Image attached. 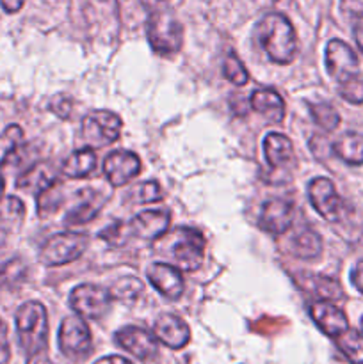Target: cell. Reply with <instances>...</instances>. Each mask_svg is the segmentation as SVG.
Here are the masks:
<instances>
[{
    "instance_id": "cell-12",
    "label": "cell",
    "mask_w": 363,
    "mask_h": 364,
    "mask_svg": "<svg viewBox=\"0 0 363 364\" xmlns=\"http://www.w3.org/2000/svg\"><path fill=\"white\" fill-rule=\"evenodd\" d=\"M295 219V205L290 199H267L260 210L258 224L270 235H283L292 228Z\"/></svg>"
},
{
    "instance_id": "cell-23",
    "label": "cell",
    "mask_w": 363,
    "mask_h": 364,
    "mask_svg": "<svg viewBox=\"0 0 363 364\" xmlns=\"http://www.w3.org/2000/svg\"><path fill=\"white\" fill-rule=\"evenodd\" d=\"M56 166H52V162H39L36 166L28 167L16 181V187L21 188V191L28 192H41L43 188L48 187L50 183L57 180L56 176Z\"/></svg>"
},
{
    "instance_id": "cell-26",
    "label": "cell",
    "mask_w": 363,
    "mask_h": 364,
    "mask_svg": "<svg viewBox=\"0 0 363 364\" xmlns=\"http://www.w3.org/2000/svg\"><path fill=\"white\" fill-rule=\"evenodd\" d=\"M25 219V205L16 196L0 198V230L13 233L21 226Z\"/></svg>"
},
{
    "instance_id": "cell-11",
    "label": "cell",
    "mask_w": 363,
    "mask_h": 364,
    "mask_svg": "<svg viewBox=\"0 0 363 364\" xmlns=\"http://www.w3.org/2000/svg\"><path fill=\"white\" fill-rule=\"evenodd\" d=\"M114 340L123 350L141 361H152L159 354V340L155 334L137 326H127L114 334Z\"/></svg>"
},
{
    "instance_id": "cell-32",
    "label": "cell",
    "mask_w": 363,
    "mask_h": 364,
    "mask_svg": "<svg viewBox=\"0 0 363 364\" xmlns=\"http://www.w3.org/2000/svg\"><path fill=\"white\" fill-rule=\"evenodd\" d=\"M142 291H144V284L135 276L123 277V279H120L110 288L112 299H121V301H130V299L141 297Z\"/></svg>"
},
{
    "instance_id": "cell-1",
    "label": "cell",
    "mask_w": 363,
    "mask_h": 364,
    "mask_svg": "<svg viewBox=\"0 0 363 364\" xmlns=\"http://www.w3.org/2000/svg\"><path fill=\"white\" fill-rule=\"evenodd\" d=\"M146 14V36L153 52L160 57H173L182 50L184 27L166 0H142Z\"/></svg>"
},
{
    "instance_id": "cell-15",
    "label": "cell",
    "mask_w": 363,
    "mask_h": 364,
    "mask_svg": "<svg viewBox=\"0 0 363 364\" xmlns=\"http://www.w3.org/2000/svg\"><path fill=\"white\" fill-rule=\"evenodd\" d=\"M146 276H148L149 284L169 301H178L184 294L185 284L182 270L171 263H153L146 270Z\"/></svg>"
},
{
    "instance_id": "cell-40",
    "label": "cell",
    "mask_w": 363,
    "mask_h": 364,
    "mask_svg": "<svg viewBox=\"0 0 363 364\" xmlns=\"http://www.w3.org/2000/svg\"><path fill=\"white\" fill-rule=\"evenodd\" d=\"M25 0H0V6L6 13H18L23 7Z\"/></svg>"
},
{
    "instance_id": "cell-41",
    "label": "cell",
    "mask_w": 363,
    "mask_h": 364,
    "mask_svg": "<svg viewBox=\"0 0 363 364\" xmlns=\"http://www.w3.org/2000/svg\"><path fill=\"white\" fill-rule=\"evenodd\" d=\"M27 364H53V363L50 361V358H48V354H46V350H43V352H38V354L28 355Z\"/></svg>"
},
{
    "instance_id": "cell-3",
    "label": "cell",
    "mask_w": 363,
    "mask_h": 364,
    "mask_svg": "<svg viewBox=\"0 0 363 364\" xmlns=\"http://www.w3.org/2000/svg\"><path fill=\"white\" fill-rule=\"evenodd\" d=\"M258 45L276 64H290L298 55V36L292 21L281 13H267L253 32Z\"/></svg>"
},
{
    "instance_id": "cell-33",
    "label": "cell",
    "mask_w": 363,
    "mask_h": 364,
    "mask_svg": "<svg viewBox=\"0 0 363 364\" xmlns=\"http://www.w3.org/2000/svg\"><path fill=\"white\" fill-rule=\"evenodd\" d=\"M132 201L134 203H155V201H160V199L164 198L162 196V188H160V185L157 183L155 180H148L144 181V183L137 185V187L132 191Z\"/></svg>"
},
{
    "instance_id": "cell-29",
    "label": "cell",
    "mask_w": 363,
    "mask_h": 364,
    "mask_svg": "<svg viewBox=\"0 0 363 364\" xmlns=\"http://www.w3.org/2000/svg\"><path fill=\"white\" fill-rule=\"evenodd\" d=\"M310 114H312L313 121L326 132L337 130L338 124H340V114L331 103H310Z\"/></svg>"
},
{
    "instance_id": "cell-45",
    "label": "cell",
    "mask_w": 363,
    "mask_h": 364,
    "mask_svg": "<svg viewBox=\"0 0 363 364\" xmlns=\"http://www.w3.org/2000/svg\"><path fill=\"white\" fill-rule=\"evenodd\" d=\"M102 2H103V0H102Z\"/></svg>"
},
{
    "instance_id": "cell-42",
    "label": "cell",
    "mask_w": 363,
    "mask_h": 364,
    "mask_svg": "<svg viewBox=\"0 0 363 364\" xmlns=\"http://www.w3.org/2000/svg\"><path fill=\"white\" fill-rule=\"evenodd\" d=\"M95 364H134V363L125 359L123 355H105V358L98 359Z\"/></svg>"
},
{
    "instance_id": "cell-31",
    "label": "cell",
    "mask_w": 363,
    "mask_h": 364,
    "mask_svg": "<svg viewBox=\"0 0 363 364\" xmlns=\"http://www.w3.org/2000/svg\"><path fill=\"white\" fill-rule=\"evenodd\" d=\"M338 92L345 102L352 105H362L363 103V75L354 73L345 80L338 82Z\"/></svg>"
},
{
    "instance_id": "cell-7",
    "label": "cell",
    "mask_w": 363,
    "mask_h": 364,
    "mask_svg": "<svg viewBox=\"0 0 363 364\" xmlns=\"http://www.w3.org/2000/svg\"><path fill=\"white\" fill-rule=\"evenodd\" d=\"M123 121L110 110H91L82 119V139L91 148H105L120 139Z\"/></svg>"
},
{
    "instance_id": "cell-17",
    "label": "cell",
    "mask_w": 363,
    "mask_h": 364,
    "mask_svg": "<svg viewBox=\"0 0 363 364\" xmlns=\"http://www.w3.org/2000/svg\"><path fill=\"white\" fill-rule=\"evenodd\" d=\"M310 316L315 322V326L322 331L326 336L338 338L349 329V322L345 313L330 301L312 302L308 308Z\"/></svg>"
},
{
    "instance_id": "cell-10",
    "label": "cell",
    "mask_w": 363,
    "mask_h": 364,
    "mask_svg": "<svg viewBox=\"0 0 363 364\" xmlns=\"http://www.w3.org/2000/svg\"><path fill=\"white\" fill-rule=\"evenodd\" d=\"M308 199L313 208L327 223H338L345 213L344 199L338 196L330 178H313L308 185Z\"/></svg>"
},
{
    "instance_id": "cell-35",
    "label": "cell",
    "mask_w": 363,
    "mask_h": 364,
    "mask_svg": "<svg viewBox=\"0 0 363 364\" xmlns=\"http://www.w3.org/2000/svg\"><path fill=\"white\" fill-rule=\"evenodd\" d=\"M11 359L9 336H7V326L0 318V364H7Z\"/></svg>"
},
{
    "instance_id": "cell-28",
    "label": "cell",
    "mask_w": 363,
    "mask_h": 364,
    "mask_svg": "<svg viewBox=\"0 0 363 364\" xmlns=\"http://www.w3.org/2000/svg\"><path fill=\"white\" fill-rule=\"evenodd\" d=\"M338 348L351 364H363V334L354 329H347L337 338Z\"/></svg>"
},
{
    "instance_id": "cell-14",
    "label": "cell",
    "mask_w": 363,
    "mask_h": 364,
    "mask_svg": "<svg viewBox=\"0 0 363 364\" xmlns=\"http://www.w3.org/2000/svg\"><path fill=\"white\" fill-rule=\"evenodd\" d=\"M326 68L327 73L337 82L345 80L351 75L358 73L359 59L354 50L342 39H331L326 45Z\"/></svg>"
},
{
    "instance_id": "cell-20",
    "label": "cell",
    "mask_w": 363,
    "mask_h": 364,
    "mask_svg": "<svg viewBox=\"0 0 363 364\" xmlns=\"http://www.w3.org/2000/svg\"><path fill=\"white\" fill-rule=\"evenodd\" d=\"M249 105L269 123H281L285 119V100L274 89L262 87L253 91L249 96Z\"/></svg>"
},
{
    "instance_id": "cell-18",
    "label": "cell",
    "mask_w": 363,
    "mask_h": 364,
    "mask_svg": "<svg viewBox=\"0 0 363 364\" xmlns=\"http://www.w3.org/2000/svg\"><path fill=\"white\" fill-rule=\"evenodd\" d=\"M263 155L270 171L288 169L294 162V144L285 134L270 132L263 139Z\"/></svg>"
},
{
    "instance_id": "cell-27",
    "label": "cell",
    "mask_w": 363,
    "mask_h": 364,
    "mask_svg": "<svg viewBox=\"0 0 363 364\" xmlns=\"http://www.w3.org/2000/svg\"><path fill=\"white\" fill-rule=\"evenodd\" d=\"M38 201H36V206H38V215L39 217H48L52 213H56L57 210L60 208L64 201L63 194V183L59 180H56L53 183H50L48 187L43 188L41 192L36 194Z\"/></svg>"
},
{
    "instance_id": "cell-34",
    "label": "cell",
    "mask_w": 363,
    "mask_h": 364,
    "mask_svg": "<svg viewBox=\"0 0 363 364\" xmlns=\"http://www.w3.org/2000/svg\"><path fill=\"white\" fill-rule=\"evenodd\" d=\"M50 109H52L53 114H57L59 117L66 119L71 114V98L66 95L53 96L52 103H50Z\"/></svg>"
},
{
    "instance_id": "cell-8",
    "label": "cell",
    "mask_w": 363,
    "mask_h": 364,
    "mask_svg": "<svg viewBox=\"0 0 363 364\" xmlns=\"http://www.w3.org/2000/svg\"><path fill=\"white\" fill-rule=\"evenodd\" d=\"M112 304V294L109 288L100 284H78L70 294V306L77 315L89 320H102Z\"/></svg>"
},
{
    "instance_id": "cell-5",
    "label": "cell",
    "mask_w": 363,
    "mask_h": 364,
    "mask_svg": "<svg viewBox=\"0 0 363 364\" xmlns=\"http://www.w3.org/2000/svg\"><path fill=\"white\" fill-rule=\"evenodd\" d=\"M16 333L20 347L28 355L46 350L48 345V315L41 302L28 301L18 308L16 316Z\"/></svg>"
},
{
    "instance_id": "cell-4",
    "label": "cell",
    "mask_w": 363,
    "mask_h": 364,
    "mask_svg": "<svg viewBox=\"0 0 363 364\" xmlns=\"http://www.w3.org/2000/svg\"><path fill=\"white\" fill-rule=\"evenodd\" d=\"M166 238V255L169 256L174 267L184 272H194L205 262L206 240L203 233L196 228L178 226L169 233H164Z\"/></svg>"
},
{
    "instance_id": "cell-24",
    "label": "cell",
    "mask_w": 363,
    "mask_h": 364,
    "mask_svg": "<svg viewBox=\"0 0 363 364\" xmlns=\"http://www.w3.org/2000/svg\"><path fill=\"white\" fill-rule=\"evenodd\" d=\"M333 151L347 166H363V135L358 132H345L333 142Z\"/></svg>"
},
{
    "instance_id": "cell-37",
    "label": "cell",
    "mask_w": 363,
    "mask_h": 364,
    "mask_svg": "<svg viewBox=\"0 0 363 364\" xmlns=\"http://www.w3.org/2000/svg\"><path fill=\"white\" fill-rule=\"evenodd\" d=\"M340 7L344 13L362 14L363 13V0H340Z\"/></svg>"
},
{
    "instance_id": "cell-44",
    "label": "cell",
    "mask_w": 363,
    "mask_h": 364,
    "mask_svg": "<svg viewBox=\"0 0 363 364\" xmlns=\"http://www.w3.org/2000/svg\"><path fill=\"white\" fill-rule=\"evenodd\" d=\"M362 331H363V318H362Z\"/></svg>"
},
{
    "instance_id": "cell-6",
    "label": "cell",
    "mask_w": 363,
    "mask_h": 364,
    "mask_svg": "<svg viewBox=\"0 0 363 364\" xmlns=\"http://www.w3.org/2000/svg\"><path fill=\"white\" fill-rule=\"evenodd\" d=\"M89 245L88 235L73 233H57L50 237L39 249V262L46 267H63L75 262L85 252Z\"/></svg>"
},
{
    "instance_id": "cell-16",
    "label": "cell",
    "mask_w": 363,
    "mask_h": 364,
    "mask_svg": "<svg viewBox=\"0 0 363 364\" xmlns=\"http://www.w3.org/2000/svg\"><path fill=\"white\" fill-rule=\"evenodd\" d=\"M153 334L157 340L173 350H180L191 341V329L180 316L173 313H162L153 323Z\"/></svg>"
},
{
    "instance_id": "cell-30",
    "label": "cell",
    "mask_w": 363,
    "mask_h": 364,
    "mask_svg": "<svg viewBox=\"0 0 363 364\" xmlns=\"http://www.w3.org/2000/svg\"><path fill=\"white\" fill-rule=\"evenodd\" d=\"M223 75L224 78L230 80L233 85H246L249 80V73L248 70H246L244 63H242L233 52H230L226 57H224Z\"/></svg>"
},
{
    "instance_id": "cell-36",
    "label": "cell",
    "mask_w": 363,
    "mask_h": 364,
    "mask_svg": "<svg viewBox=\"0 0 363 364\" xmlns=\"http://www.w3.org/2000/svg\"><path fill=\"white\" fill-rule=\"evenodd\" d=\"M231 109H233V112L237 114V116H246V114L249 112V100H246L244 96L241 95H231Z\"/></svg>"
},
{
    "instance_id": "cell-9",
    "label": "cell",
    "mask_w": 363,
    "mask_h": 364,
    "mask_svg": "<svg viewBox=\"0 0 363 364\" xmlns=\"http://www.w3.org/2000/svg\"><path fill=\"white\" fill-rule=\"evenodd\" d=\"M57 341H59L60 352L73 361L85 359L93 350L91 331L80 315L68 316L63 320Z\"/></svg>"
},
{
    "instance_id": "cell-25",
    "label": "cell",
    "mask_w": 363,
    "mask_h": 364,
    "mask_svg": "<svg viewBox=\"0 0 363 364\" xmlns=\"http://www.w3.org/2000/svg\"><path fill=\"white\" fill-rule=\"evenodd\" d=\"M292 255L299 259H315L322 252V238L317 231L302 228L292 238Z\"/></svg>"
},
{
    "instance_id": "cell-43",
    "label": "cell",
    "mask_w": 363,
    "mask_h": 364,
    "mask_svg": "<svg viewBox=\"0 0 363 364\" xmlns=\"http://www.w3.org/2000/svg\"><path fill=\"white\" fill-rule=\"evenodd\" d=\"M7 235H9V233H6V231H4V230H0V247H2V245L6 244Z\"/></svg>"
},
{
    "instance_id": "cell-19",
    "label": "cell",
    "mask_w": 363,
    "mask_h": 364,
    "mask_svg": "<svg viewBox=\"0 0 363 364\" xmlns=\"http://www.w3.org/2000/svg\"><path fill=\"white\" fill-rule=\"evenodd\" d=\"M103 205H105V198H100L98 192L85 188V191L78 192L77 203L66 213L64 223L68 226H82V224L91 223L98 215Z\"/></svg>"
},
{
    "instance_id": "cell-13",
    "label": "cell",
    "mask_w": 363,
    "mask_h": 364,
    "mask_svg": "<svg viewBox=\"0 0 363 364\" xmlns=\"http://www.w3.org/2000/svg\"><path fill=\"white\" fill-rule=\"evenodd\" d=\"M103 173L112 187H123L141 173V159L135 153L116 149L103 160Z\"/></svg>"
},
{
    "instance_id": "cell-2",
    "label": "cell",
    "mask_w": 363,
    "mask_h": 364,
    "mask_svg": "<svg viewBox=\"0 0 363 364\" xmlns=\"http://www.w3.org/2000/svg\"><path fill=\"white\" fill-rule=\"evenodd\" d=\"M171 213L169 210H144L127 223H114L103 228L98 238L110 247H123L130 240L155 242L169 231Z\"/></svg>"
},
{
    "instance_id": "cell-22",
    "label": "cell",
    "mask_w": 363,
    "mask_h": 364,
    "mask_svg": "<svg viewBox=\"0 0 363 364\" xmlns=\"http://www.w3.org/2000/svg\"><path fill=\"white\" fill-rule=\"evenodd\" d=\"M96 164H98V156H96L95 149L91 146H85L68 156L63 166V174L70 180L89 178L96 171Z\"/></svg>"
},
{
    "instance_id": "cell-39",
    "label": "cell",
    "mask_w": 363,
    "mask_h": 364,
    "mask_svg": "<svg viewBox=\"0 0 363 364\" xmlns=\"http://www.w3.org/2000/svg\"><path fill=\"white\" fill-rule=\"evenodd\" d=\"M351 281H352V284H354L356 290H358L359 294H363V263H362V265L356 267L354 270H352Z\"/></svg>"
},
{
    "instance_id": "cell-21",
    "label": "cell",
    "mask_w": 363,
    "mask_h": 364,
    "mask_svg": "<svg viewBox=\"0 0 363 364\" xmlns=\"http://www.w3.org/2000/svg\"><path fill=\"white\" fill-rule=\"evenodd\" d=\"M298 283L310 291L315 297L322 299V301H340L344 299V288L338 281L331 279V277L319 276V274H302L298 277Z\"/></svg>"
},
{
    "instance_id": "cell-38",
    "label": "cell",
    "mask_w": 363,
    "mask_h": 364,
    "mask_svg": "<svg viewBox=\"0 0 363 364\" xmlns=\"http://www.w3.org/2000/svg\"><path fill=\"white\" fill-rule=\"evenodd\" d=\"M352 34H354V41L358 45V48L363 53V13L358 14V18L354 20V27H352Z\"/></svg>"
}]
</instances>
